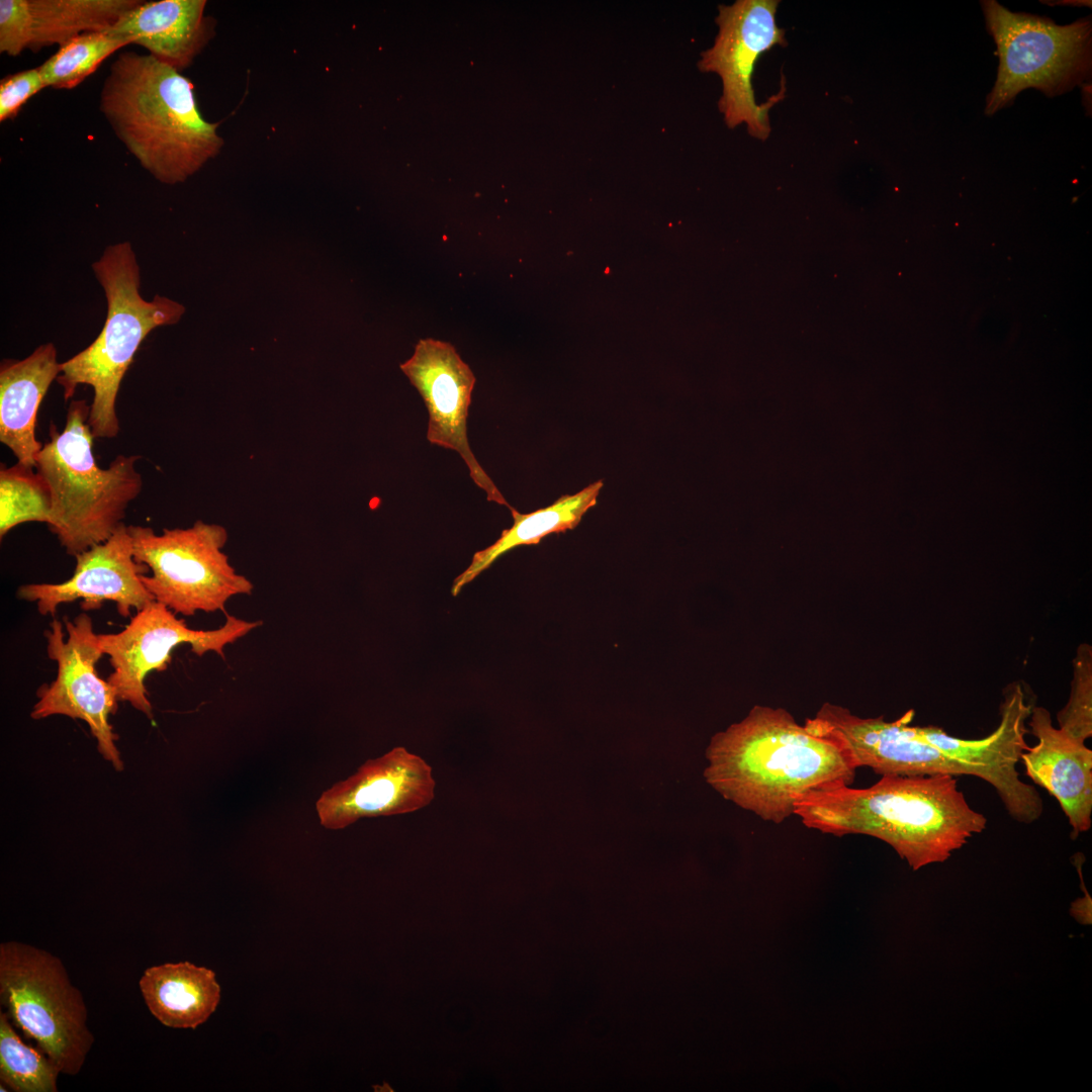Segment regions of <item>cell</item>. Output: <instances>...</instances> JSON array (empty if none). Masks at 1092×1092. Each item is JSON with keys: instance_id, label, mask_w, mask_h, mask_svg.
I'll list each match as a JSON object with an SVG mask.
<instances>
[{"instance_id": "6da1fadb", "label": "cell", "mask_w": 1092, "mask_h": 1092, "mask_svg": "<svg viewBox=\"0 0 1092 1092\" xmlns=\"http://www.w3.org/2000/svg\"><path fill=\"white\" fill-rule=\"evenodd\" d=\"M706 757L704 777L711 787L775 824L794 815L797 799L851 786L857 769L838 740L799 724L783 708L761 705L715 734Z\"/></svg>"}, {"instance_id": "7a4b0ae2", "label": "cell", "mask_w": 1092, "mask_h": 1092, "mask_svg": "<svg viewBox=\"0 0 1092 1092\" xmlns=\"http://www.w3.org/2000/svg\"><path fill=\"white\" fill-rule=\"evenodd\" d=\"M794 815L824 834L876 837L913 871L944 862L987 825L951 775L882 776L868 788L813 791L797 799Z\"/></svg>"}, {"instance_id": "3957f363", "label": "cell", "mask_w": 1092, "mask_h": 1092, "mask_svg": "<svg viewBox=\"0 0 1092 1092\" xmlns=\"http://www.w3.org/2000/svg\"><path fill=\"white\" fill-rule=\"evenodd\" d=\"M99 110L140 166L163 184L183 183L224 145L218 123L201 114L192 82L149 54H118Z\"/></svg>"}, {"instance_id": "277c9868", "label": "cell", "mask_w": 1092, "mask_h": 1092, "mask_svg": "<svg viewBox=\"0 0 1092 1092\" xmlns=\"http://www.w3.org/2000/svg\"><path fill=\"white\" fill-rule=\"evenodd\" d=\"M89 413L86 400H72L63 431L51 423L50 441L35 464L51 489L49 527L74 557L108 540L143 488L140 456L118 455L107 468L97 465Z\"/></svg>"}, {"instance_id": "5b68a950", "label": "cell", "mask_w": 1092, "mask_h": 1092, "mask_svg": "<svg viewBox=\"0 0 1092 1092\" xmlns=\"http://www.w3.org/2000/svg\"><path fill=\"white\" fill-rule=\"evenodd\" d=\"M92 268L105 292L106 320L87 348L61 363L57 381L66 400L78 385L91 386L90 430L94 438H114L119 433L117 394L140 345L158 327L178 323L185 307L161 295L151 301L143 298L140 268L128 242L107 247Z\"/></svg>"}, {"instance_id": "8992f818", "label": "cell", "mask_w": 1092, "mask_h": 1092, "mask_svg": "<svg viewBox=\"0 0 1092 1092\" xmlns=\"http://www.w3.org/2000/svg\"><path fill=\"white\" fill-rule=\"evenodd\" d=\"M0 1001L62 1074L77 1075L94 1043L85 1000L58 957L21 941L0 943Z\"/></svg>"}, {"instance_id": "52a82bcc", "label": "cell", "mask_w": 1092, "mask_h": 1092, "mask_svg": "<svg viewBox=\"0 0 1092 1092\" xmlns=\"http://www.w3.org/2000/svg\"><path fill=\"white\" fill-rule=\"evenodd\" d=\"M981 3L999 56L997 79L987 97V115L1011 104L1024 89L1056 96L1090 78V17L1058 25L1044 17L1011 12L993 0Z\"/></svg>"}, {"instance_id": "ba28073f", "label": "cell", "mask_w": 1092, "mask_h": 1092, "mask_svg": "<svg viewBox=\"0 0 1092 1092\" xmlns=\"http://www.w3.org/2000/svg\"><path fill=\"white\" fill-rule=\"evenodd\" d=\"M127 530L134 560L152 573L142 574V582L156 602L176 615L223 611L231 598L253 590L251 580L235 570L222 550L228 532L221 525L196 521L186 529L165 528L161 534L139 525Z\"/></svg>"}, {"instance_id": "9c48e42d", "label": "cell", "mask_w": 1092, "mask_h": 1092, "mask_svg": "<svg viewBox=\"0 0 1092 1092\" xmlns=\"http://www.w3.org/2000/svg\"><path fill=\"white\" fill-rule=\"evenodd\" d=\"M778 0H738L721 4L715 19L718 33L711 48L701 53L698 68L722 81L718 102L728 127L745 124L748 133L765 141L770 131L768 112L785 97V85L762 104L752 86L759 58L776 46L786 47V30L776 21Z\"/></svg>"}, {"instance_id": "30bf717a", "label": "cell", "mask_w": 1092, "mask_h": 1092, "mask_svg": "<svg viewBox=\"0 0 1092 1092\" xmlns=\"http://www.w3.org/2000/svg\"><path fill=\"white\" fill-rule=\"evenodd\" d=\"M260 625L261 621H246L226 614L224 624L217 629L193 630L165 605L154 601L136 611L120 632L98 634V644L103 654L109 656L113 671L107 680L118 701L128 702L152 719L145 678L153 670L167 669L174 648L187 643L197 656L211 651L224 658L226 645Z\"/></svg>"}, {"instance_id": "8fae6325", "label": "cell", "mask_w": 1092, "mask_h": 1092, "mask_svg": "<svg viewBox=\"0 0 1092 1092\" xmlns=\"http://www.w3.org/2000/svg\"><path fill=\"white\" fill-rule=\"evenodd\" d=\"M68 638L65 640L62 622L53 620L48 639V655L58 665L57 677L51 685L38 691V702L30 714L38 720L53 715H64L85 721L97 740L99 753L115 769L122 770L123 762L115 744L118 736L113 732L109 716L118 708L114 688L101 678L96 663L104 655L94 632L92 619L85 613L73 621L64 619Z\"/></svg>"}, {"instance_id": "7c38bea8", "label": "cell", "mask_w": 1092, "mask_h": 1092, "mask_svg": "<svg viewBox=\"0 0 1092 1092\" xmlns=\"http://www.w3.org/2000/svg\"><path fill=\"white\" fill-rule=\"evenodd\" d=\"M1019 682L1003 691L1000 722L988 736L964 739L948 735L937 726L919 727L924 739L949 759L962 764L968 776L986 781L996 791L1009 816L1018 823L1031 824L1043 812L1038 791L1022 782L1016 765L1029 746L1025 741L1027 720L1034 707Z\"/></svg>"}, {"instance_id": "4fadbf2b", "label": "cell", "mask_w": 1092, "mask_h": 1092, "mask_svg": "<svg viewBox=\"0 0 1092 1092\" xmlns=\"http://www.w3.org/2000/svg\"><path fill=\"white\" fill-rule=\"evenodd\" d=\"M435 789L431 765L396 746L323 792L315 811L323 827L339 830L362 818L421 810L433 801Z\"/></svg>"}, {"instance_id": "5bb4252c", "label": "cell", "mask_w": 1092, "mask_h": 1092, "mask_svg": "<svg viewBox=\"0 0 1092 1092\" xmlns=\"http://www.w3.org/2000/svg\"><path fill=\"white\" fill-rule=\"evenodd\" d=\"M401 371L417 388L426 404L431 444L456 451L474 483L489 502L510 508V504L478 463L467 437V419L475 376L449 343L422 339L413 356L400 364Z\"/></svg>"}, {"instance_id": "9a60e30c", "label": "cell", "mask_w": 1092, "mask_h": 1092, "mask_svg": "<svg viewBox=\"0 0 1092 1092\" xmlns=\"http://www.w3.org/2000/svg\"><path fill=\"white\" fill-rule=\"evenodd\" d=\"M914 710L894 721L883 716L861 718L848 709L825 703L805 725L818 734L838 740L856 767L867 766L881 776H968L966 768L949 759L911 726Z\"/></svg>"}, {"instance_id": "2e32d148", "label": "cell", "mask_w": 1092, "mask_h": 1092, "mask_svg": "<svg viewBox=\"0 0 1092 1092\" xmlns=\"http://www.w3.org/2000/svg\"><path fill=\"white\" fill-rule=\"evenodd\" d=\"M75 558V570L68 580L23 584L17 590L18 598L35 602L42 616H55L60 605L82 600L85 611L111 601L121 617H128L131 609L140 611L155 601L141 579L150 570L134 560L131 538L124 524L108 540Z\"/></svg>"}, {"instance_id": "e0dca14e", "label": "cell", "mask_w": 1092, "mask_h": 1092, "mask_svg": "<svg viewBox=\"0 0 1092 1092\" xmlns=\"http://www.w3.org/2000/svg\"><path fill=\"white\" fill-rule=\"evenodd\" d=\"M1026 725L1037 743L1020 761L1030 780L1058 801L1075 840L1092 824V750L1056 728L1043 707L1034 705Z\"/></svg>"}, {"instance_id": "ac0fdd59", "label": "cell", "mask_w": 1092, "mask_h": 1092, "mask_svg": "<svg viewBox=\"0 0 1092 1092\" xmlns=\"http://www.w3.org/2000/svg\"><path fill=\"white\" fill-rule=\"evenodd\" d=\"M206 4V0L143 1L105 32L130 39L181 73L215 34V20L204 12Z\"/></svg>"}, {"instance_id": "d6986e66", "label": "cell", "mask_w": 1092, "mask_h": 1092, "mask_svg": "<svg viewBox=\"0 0 1092 1092\" xmlns=\"http://www.w3.org/2000/svg\"><path fill=\"white\" fill-rule=\"evenodd\" d=\"M60 372L61 363L52 343L38 346L22 360L1 363L0 441L23 465L35 467L43 446L35 436L38 408Z\"/></svg>"}, {"instance_id": "ffe728a7", "label": "cell", "mask_w": 1092, "mask_h": 1092, "mask_svg": "<svg viewBox=\"0 0 1092 1092\" xmlns=\"http://www.w3.org/2000/svg\"><path fill=\"white\" fill-rule=\"evenodd\" d=\"M139 985L149 1011L171 1028L195 1029L214 1013L220 1001L215 973L190 962L150 967Z\"/></svg>"}, {"instance_id": "44dd1931", "label": "cell", "mask_w": 1092, "mask_h": 1092, "mask_svg": "<svg viewBox=\"0 0 1092 1092\" xmlns=\"http://www.w3.org/2000/svg\"><path fill=\"white\" fill-rule=\"evenodd\" d=\"M603 485L602 479L597 480L574 494H564L552 505L528 514H521L511 506L513 525L491 545L473 554L470 564L454 579L452 596L456 597L505 553L519 546L536 545L550 534L574 529L584 514L597 505Z\"/></svg>"}, {"instance_id": "7402d4cb", "label": "cell", "mask_w": 1092, "mask_h": 1092, "mask_svg": "<svg viewBox=\"0 0 1092 1092\" xmlns=\"http://www.w3.org/2000/svg\"><path fill=\"white\" fill-rule=\"evenodd\" d=\"M141 0H28L33 20L29 50L38 53L87 32H105Z\"/></svg>"}, {"instance_id": "603a6c76", "label": "cell", "mask_w": 1092, "mask_h": 1092, "mask_svg": "<svg viewBox=\"0 0 1092 1092\" xmlns=\"http://www.w3.org/2000/svg\"><path fill=\"white\" fill-rule=\"evenodd\" d=\"M130 39L107 32L82 33L60 46L38 68L47 87L73 89Z\"/></svg>"}, {"instance_id": "cb8c5ba5", "label": "cell", "mask_w": 1092, "mask_h": 1092, "mask_svg": "<svg viewBox=\"0 0 1092 1092\" xmlns=\"http://www.w3.org/2000/svg\"><path fill=\"white\" fill-rule=\"evenodd\" d=\"M52 494L35 469L19 462L0 469V537L25 522L50 524Z\"/></svg>"}, {"instance_id": "d4e9b609", "label": "cell", "mask_w": 1092, "mask_h": 1092, "mask_svg": "<svg viewBox=\"0 0 1092 1092\" xmlns=\"http://www.w3.org/2000/svg\"><path fill=\"white\" fill-rule=\"evenodd\" d=\"M58 1066L39 1049L25 1044L8 1014L0 1012V1081L14 1092H57Z\"/></svg>"}, {"instance_id": "484cf974", "label": "cell", "mask_w": 1092, "mask_h": 1092, "mask_svg": "<svg viewBox=\"0 0 1092 1092\" xmlns=\"http://www.w3.org/2000/svg\"><path fill=\"white\" fill-rule=\"evenodd\" d=\"M1057 720L1058 728L1076 740L1092 736V647L1086 643L1077 648L1069 700Z\"/></svg>"}, {"instance_id": "4316f807", "label": "cell", "mask_w": 1092, "mask_h": 1092, "mask_svg": "<svg viewBox=\"0 0 1092 1092\" xmlns=\"http://www.w3.org/2000/svg\"><path fill=\"white\" fill-rule=\"evenodd\" d=\"M33 20L28 0L0 1V53L17 57L29 49Z\"/></svg>"}, {"instance_id": "83f0119b", "label": "cell", "mask_w": 1092, "mask_h": 1092, "mask_svg": "<svg viewBox=\"0 0 1092 1092\" xmlns=\"http://www.w3.org/2000/svg\"><path fill=\"white\" fill-rule=\"evenodd\" d=\"M46 87L38 67L3 77L0 81V121L15 118L28 99Z\"/></svg>"}]
</instances>
